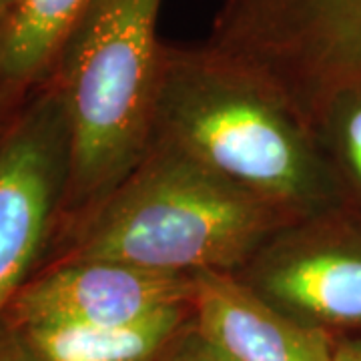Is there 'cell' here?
Instances as JSON below:
<instances>
[{"mask_svg": "<svg viewBox=\"0 0 361 361\" xmlns=\"http://www.w3.org/2000/svg\"><path fill=\"white\" fill-rule=\"evenodd\" d=\"M341 142L348 155L349 167L361 183V99L349 104L348 113L341 121Z\"/></svg>", "mask_w": 361, "mask_h": 361, "instance_id": "12", "label": "cell"}, {"mask_svg": "<svg viewBox=\"0 0 361 361\" xmlns=\"http://www.w3.org/2000/svg\"><path fill=\"white\" fill-rule=\"evenodd\" d=\"M14 2H16V0H0V16L6 13V11L13 6Z\"/></svg>", "mask_w": 361, "mask_h": 361, "instance_id": "16", "label": "cell"}, {"mask_svg": "<svg viewBox=\"0 0 361 361\" xmlns=\"http://www.w3.org/2000/svg\"><path fill=\"white\" fill-rule=\"evenodd\" d=\"M193 277V329L233 361H334L322 327L271 305L235 273Z\"/></svg>", "mask_w": 361, "mask_h": 361, "instance_id": "8", "label": "cell"}, {"mask_svg": "<svg viewBox=\"0 0 361 361\" xmlns=\"http://www.w3.org/2000/svg\"><path fill=\"white\" fill-rule=\"evenodd\" d=\"M163 361H233L229 355L211 345L195 329L180 331L169 345Z\"/></svg>", "mask_w": 361, "mask_h": 361, "instance_id": "11", "label": "cell"}, {"mask_svg": "<svg viewBox=\"0 0 361 361\" xmlns=\"http://www.w3.org/2000/svg\"><path fill=\"white\" fill-rule=\"evenodd\" d=\"M89 0H16L0 16V87L18 99L47 80Z\"/></svg>", "mask_w": 361, "mask_h": 361, "instance_id": "10", "label": "cell"}, {"mask_svg": "<svg viewBox=\"0 0 361 361\" xmlns=\"http://www.w3.org/2000/svg\"><path fill=\"white\" fill-rule=\"evenodd\" d=\"M151 142H161L295 221L327 187L310 127L265 80L207 49L165 47Z\"/></svg>", "mask_w": 361, "mask_h": 361, "instance_id": "2", "label": "cell"}, {"mask_svg": "<svg viewBox=\"0 0 361 361\" xmlns=\"http://www.w3.org/2000/svg\"><path fill=\"white\" fill-rule=\"evenodd\" d=\"M68 177L65 104L42 82L0 137V322L61 231Z\"/></svg>", "mask_w": 361, "mask_h": 361, "instance_id": "5", "label": "cell"}, {"mask_svg": "<svg viewBox=\"0 0 361 361\" xmlns=\"http://www.w3.org/2000/svg\"><path fill=\"white\" fill-rule=\"evenodd\" d=\"M0 361H14V353L6 336L0 331Z\"/></svg>", "mask_w": 361, "mask_h": 361, "instance_id": "15", "label": "cell"}, {"mask_svg": "<svg viewBox=\"0 0 361 361\" xmlns=\"http://www.w3.org/2000/svg\"><path fill=\"white\" fill-rule=\"evenodd\" d=\"M161 2L89 0L44 80L71 129L61 231L99 205L151 147L165 51L157 40Z\"/></svg>", "mask_w": 361, "mask_h": 361, "instance_id": "3", "label": "cell"}, {"mask_svg": "<svg viewBox=\"0 0 361 361\" xmlns=\"http://www.w3.org/2000/svg\"><path fill=\"white\" fill-rule=\"evenodd\" d=\"M291 221L161 142L87 215L49 261H118L169 275L243 269ZM47 263V265H49Z\"/></svg>", "mask_w": 361, "mask_h": 361, "instance_id": "1", "label": "cell"}, {"mask_svg": "<svg viewBox=\"0 0 361 361\" xmlns=\"http://www.w3.org/2000/svg\"><path fill=\"white\" fill-rule=\"evenodd\" d=\"M243 269V283L295 319L361 323V251L325 241L303 221L279 229Z\"/></svg>", "mask_w": 361, "mask_h": 361, "instance_id": "7", "label": "cell"}, {"mask_svg": "<svg viewBox=\"0 0 361 361\" xmlns=\"http://www.w3.org/2000/svg\"><path fill=\"white\" fill-rule=\"evenodd\" d=\"M334 361H361V341L345 343L334 351Z\"/></svg>", "mask_w": 361, "mask_h": 361, "instance_id": "14", "label": "cell"}, {"mask_svg": "<svg viewBox=\"0 0 361 361\" xmlns=\"http://www.w3.org/2000/svg\"><path fill=\"white\" fill-rule=\"evenodd\" d=\"M193 275H169L118 261H56L39 269L4 313V327H130L191 305Z\"/></svg>", "mask_w": 361, "mask_h": 361, "instance_id": "6", "label": "cell"}, {"mask_svg": "<svg viewBox=\"0 0 361 361\" xmlns=\"http://www.w3.org/2000/svg\"><path fill=\"white\" fill-rule=\"evenodd\" d=\"M25 101L26 99H18V97H14L13 92H8V90L0 87V137H2L4 130L8 129L11 121L18 113V109L23 106Z\"/></svg>", "mask_w": 361, "mask_h": 361, "instance_id": "13", "label": "cell"}, {"mask_svg": "<svg viewBox=\"0 0 361 361\" xmlns=\"http://www.w3.org/2000/svg\"><path fill=\"white\" fill-rule=\"evenodd\" d=\"M205 47L263 78L311 127L361 80V0H225Z\"/></svg>", "mask_w": 361, "mask_h": 361, "instance_id": "4", "label": "cell"}, {"mask_svg": "<svg viewBox=\"0 0 361 361\" xmlns=\"http://www.w3.org/2000/svg\"><path fill=\"white\" fill-rule=\"evenodd\" d=\"M191 305L171 307L145 322L118 327H4L14 361H163Z\"/></svg>", "mask_w": 361, "mask_h": 361, "instance_id": "9", "label": "cell"}]
</instances>
